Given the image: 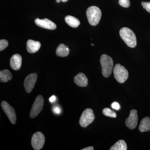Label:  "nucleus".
Masks as SVG:
<instances>
[{"mask_svg":"<svg viewBox=\"0 0 150 150\" xmlns=\"http://www.w3.org/2000/svg\"><path fill=\"white\" fill-rule=\"evenodd\" d=\"M119 34L122 40L129 47L134 48L137 46L136 35L131 29L127 27L122 28L120 30Z\"/></svg>","mask_w":150,"mask_h":150,"instance_id":"nucleus-1","label":"nucleus"},{"mask_svg":"<svg viewBox=\"0 0 150 150\" xmlns=\"http://www.w3.org/2000/svg\"><path fill=\"white\" fill-rule=\"evenodd\" d=\"M101 15L100 9L96 6H91L87 9V17L89 23L92 25L95 26L99 23Z\"/></svg>","mask_w":150,"mask_h":150,"instance_id":"nucleus-2","label":"nucleus"},{"mask_svg":"<svg viewBox=\"0 0 150 150\" xmlns=\"http://www.w3.org/2000/svg\"><path fill=\"white\" fill-rule=\"evenodd\" d=\"M100 63L102 67V74L103 76L108 78L111 75L113 68V62L112 58L106 54L100 57Z\"/></svg>","mask_w":150,"mask_h":150,"instance_id":"nucleus-3","label":"nucleus"},{"mask_svg":"<svg viewBox=\"0 0 150 150\" xmlns=\"http://www.w3.org/2000/svg\"><path fill=\"white\" fill-rule=\"evenodd\" d=\"M114 78L119 83L125 82L129 77V72L123 66L120 64H116L113 68Z\"/></svg>","mask_w":150,"mask_h":150,"instance_id":"nucleus-4","label":"nucleus"},{"mask_svg":"<svg viewBox=\"0 0 150 150\" xmlns=\"http://www.w3.org/2000/svg\"><path fill=\"white\" fill-rule=\"evenodd\" d=\"M95 118L93 110L90 108H87L84 110L81 115L80 125L81 127L86 128L93 122Z\"/></svg>","mask_w":150,"mask_h":150,"instance_id":"nucleus-5","label":"nucleus"},{"mask_svg":"<svg viewBox=\"0 0 150 150\" xmlns=\"http://www.w3.org/2000/svg\"><path fill=\"white\" fill-rule=\"evenodd\" d=\"M44 105V98L41 95H38L35 98V101L30 110V118H33L38 115L41 112Z\"/></svg>","mask_w":150,"mask_h":150,"instance_id":"nucleus-6","label":"nucleus"},{"mask_svg":"<svg viewBox=\"0 0 150 150\" xmlns=\"http://www.w3.org/2000/svg\"><path fill=\"white\" fill-rule=\"evenodd\" d=\"M45 142V138L41 132H36L31 138V145L35 150H39L43 148Z\"/></svg>","mask_w":150,"mask_h":150,"instance_id":"nucleus-7","label":"nucleus"},{"mask_svg":"<svg viewBox=\"0 0 150 150\" xmlns=\"http://www.w3.org/2000/svg\"><path fill=\"white\" fill-rule=\"evenodd\" d=\"M1 107L11 123L13 124H15L16 121V115L13 108L6 101H3L1 102Z\"/></svg>","mask_w":150,"mask_h":150,"instance_id":"nucleus-8","label":"nucleus"},{"mask_svg":"<svg viewBox=\"0 0 150 150\" xmlns=\"http://www.w3.org/2000/svg\"><path fill=\"white\" fill-rule=\"evenodd\" d=\"M37 74L33 73L28 75L25 78L24 86L25 91L27 93H30L34 88V86L37 81Z\"/></svg>","mask_w":150,"mask_h":150,"instance_id":"nucleus-9","label":"nucleus"},{"mask_svg":"<svg viewBox=\"0 0 150 150\" xmlns=\"http://www.w3.org/2000/svg\"><path fill=\"white\" fill-rule=\"evenodd\" d=\"M138 122L137 111L135 109L131 110L129 117L125 121L126 126L130 129H134L137 126Z\"/></svg>","mask_w":150,"mask_h":150,"instance_id":"nucleus-10","label":"nucleus"},{"mask_svg":"<svg viewBox=\"0 0 150 150\" xmlns=\"http://www.w3.org/2000/svg\"><path fill=\"white\" fill-rule=\"evenodd\" d=\"M35 22L38 26L42 28L49 30H55L56 28V24L47 18L40 19L37 18L35 19Z\"/></svg>","mask_w":150,"mask_h":150,"instance_id":"nucleus-11","label":"nucleus"},{"mask_svg":"<svg viewBox=\"0 0 150 150\" xmlns=\"http://www.w3.org/2000/svg\"><path fill=\"white\" fill-rule=\"evenodd\" d=\"M22 59L21 56L16 54L12 56L10 60V66L13 69L17 71L20 69L22 65Z\"/></svg>","mask_w":150,"mask_h":150,"instance_id":"nucleus-12","label":"nucleus"},{"mask_svg":"<svg viewBox=\"0 0 150 150\" xmlns=\"http://www.w3.org/2000/svg\"><path fill=\"white\" fill-rule=\"evenodd\" d=\"M41 44L39 41L28 40L26 43V48L28 52L30 54H33L37 52L40 49Z\"/></svg>","mask_w":150,"mask_h":150,"instance_id":"nucleus-13","label":"nucleus"},{"mask_svg":"<svg viewBox=\"0 0 150 150\" xmlns=\"http://www.w3.org/2000/svg\"><path fill=\"white\" fill-rule=\"evenodd\" d=\"M75 83L79 86H86L88 84V80L85 75L83 73H80L76 76H75L74 78Z\"/></svg>","mask_w":150,"mask_h":150,"instance_id":"nucleus-14","label":"nucleus"},{"mask_svg":"<svg viewBox=\"0 0 150 150\" xmlns=\"http://www.w3.org/2000/svg\"><path fill=\"white\" fill-rule=\"evenodd\" d=\"M69 54V47L64 44L59 45L56 49V54L59 57H66Z\"/></svg>","mask_w":150,"mask_h":150,"instance_id":"nucleus-15","label":"nucleus"},{"mask_svg":"<svg viewBox=\"0 0 150 150\" xmlns=\"http://www.w3.org/2000/svg\"><path fill=\"white\" fill-rule=\"evenodd\" d=\"M139 130L140 132H144L150 131V118L146 117L143 118L140 123Z\"/></svg>","mask_w":150,"mask_h":150,"instance_id":"nucleus-16","label":"nucleus"},{"mask_svg":"<svg viewBox=\"0 0 150 150\" xmlns=\"http://www.w3.org/2000/svg\"><path fill=\"white\" fill-rule=\"evenodd\" d=\"M65 22L71 27L77 28L80 24V22L78 19L71 16H67L65 18Z\"/></svg>","mask_w":150,"mask_h":150,"instance_id":"nucleus-17","label":"nucleus"},{"mask_svg":"<svg viewBox=\"0 0 150 150\" xmlns=\"http://www.w3.org/2000/svg\"><path fill=\"white\" fill-rule=\"evenodd\" d=\"M12 75L8 70L5 69L0 71V81L6 83L12 79Z\"/></svg>","mask_w":150,"mask_h":150,"instance_id":"nucleus-18","label":"nucleus"},{"mask_svg":"<svg viewBox=\"0 0 150 150\" xmlns=\"http://www.w3.org/2000/svg\"><path fill=\"white\" fill-rule=\"evenodd\" d=\"M127 145L126 142L123 140H120L110 148V150H126Z\"/></svg>","mask_w":150,"mask_h":150,"instance_id":"nucleus-19","label":"nucleus"},{"mask_svg":"<svg viewBox=\"0 0 150 150\" xmlns=\"http://www.w3.org/2000/svg\"><path fill=\"white\" fill-rule=\"evenodd\" d=\"M103 113L105 116L111 118H115L117 116L116 113L109 108H105L102 111Z\"/></svg>","mask_w":150,"mask_h":150,"instance_id":"nucleus-20","label":"nucleus"},{"mask_svg":"<svg viewBox=\"0 0 150 150\" xmlns=\"http://www.w3.org/2000/svg\"><path fill=\"white\" fill-rule=\"evenodd\" d=\"M8 45V42L7 40L5 39H2L0 40V51H3L5 49Z\"/></svg>","mask_w":150,"mask_h":150,"instance_id":"nucleus-21","label":"nucleus"},{"mask_svg":"<svg viewBox=\"0 0 150 150\" xmlns=\"http://www.w3.org/2000/svg\"><path fill=\"white\" fill-rule=\"evenodd\" d=\"M118 4L124 8L129 7L130 6V2L129 0H119Z\"/></svg>","mask_w":150,"mask_h":150,"instance_id":"nucleus-22","label":"nucleus"},{"mask_svg":"<svg viewBox=\"0 0 150 150\" xmlns=\"http://www.w3.org/2000/svg\"><path fill=\"white\" fill-rule=\"evenodd\" d=\"M142 5L144 8L147 11L150 13V2H142Z\"/></svg>","mask_w":150,"mask_h":150,"instance_id":"nucleus-23","label":"nucleus"},{"mask_svg":"<svg viewBox=\"0 0 150 150\" xmlns=\"http://www.w3.org/2000/svg\"><path fill=\"white\" fill-rule=\"evenodd\" d=\"M111 107L113 109H115L116 110H118L120 109V105L119 103L117 102H114L111 104Z\"/></svg>","mask_w":150,"mask_h":150,"instance_id":"nucleus-24","label":"nucleus"},{"mask_svg":"<svg viewBox=\"0 0 150 150\" xmlns=\"http://www.w3.org/2000/svg\"><path fill=\"white\" fill-rule=\"evenodd\" d=\"M53 110H54V112L56 114H59L61 112V109L57 107V106L54 108Z\"/></svg>","mask_w":150,"mask_h":150,"instance_id":"nucleus-25","label":"nucleus"},{"mask_svg":"<svg viewBox=\"0 0 150 150\" xmlns=\"http://www.w3.org/2000/svg\"><path fill=\"white\" fill-rule=\"evenodd\" d=\"M56 100V96H53L51 97L50 98H49V101H50V102L53 103Z\"/></svg>","mask_w":150,"mask_h":150,"instance_id":"nucleus-26","label":"nucleus"},{"mask_svg":"<svg viewBox=\"0 0 150 150\" xmlns=\"http://www.w3.org/2000/svg\"><path fill=\"white\" fill-rule=\"evenodd\" d=\"M82 150H93L94 149L93 147L89 146L88 147H86L84 149H82Z\"/></svg>","mask_w":150,"mask_h":150,"instance_id":"nucleus-27","label":"nucleus"},{"mask_svg":"<svg viewBox=\"0 0 150 150\" xmlns=\"http://www.w3.org/2000/svg\"><path fill=\"white\" fill-rule=\"evenodd\" d=\"M68 1V0H56V1L57 3H59L61 1H62V2H67Z\"/></svg>","mask_w":150,"mask_h":150,"instance_id":"nucleus-28","label":"nucleus"}]
</instances>
